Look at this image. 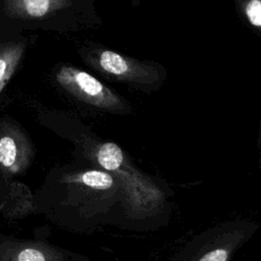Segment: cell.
Wrapping results in <instances>:
<instances>
[{
	"label": "cell",
	"instance_id": "cell-8",
	"mask_svg": "<svg viewBox=\"0 0 261 261\" xmlns=\"http://www.w3.org/2000/svg\"><path fill=\"white\" fill-rule=\"evenodd\" d=\"M25 47L23 42H9L0 45V93L20 63Z\"/></svg>",
	"mask_w": 261,
	"mask_h": 261
},
{
	"label": "cell",
	"instance_id": "cell-2",
	"mask_svg": "<svg viewBox=\"0 0 261 261\" xmlns=\"http://www.w3.org/2000/svg\"><path fill=\"white\" fill-rule=\"evenodd\" d=\"M87 157L117 180L122 206L128 218L143 220L163 209L166 195L149 176L140 171L123 150L113 142H97L86 149Z\"/></svg>",
	"mask_w": 261,
	"mask_h": 261
},
{
	"label": "cell",
	"instance_id": "cell-7",
	"mask_svg": "<svg viewBox=\"0 0 261 261\" xmlns=\"http://www.w3.org/2000/svg\"><path fill=\"white\" fill-rule=\"evenodd\" d=\"M71 0H4V13L11 18H44L71 6Z\"/></svg>",
	"mask_w": 261,
	"mask_h": 261
},
{
	"label": "cell",
	"instance_id": "cell-10",
	"mask_svg": "<svg viewBox=\"0 0 261 261\" xmlns=\"http://www.w3.org/2000/svg\"><path fill=\"white\" fill-rule=\"evenodd\" d=\"M242 9L248 22L261 33V0H245Z\"/></svg>",
	"mask_w": 261,
	"mask_h": 261
},
{
	"label": "cell",
	"instance_id": "cell-6",
	"mask_svg": "<svg viewBox=\"0 0 261 261\" xmlns=\"http://www.w3.org/2000/svg\"><path fill=\"white\" fill-rule=\"evenodd\" d=\"M0 261H85V258L44 240L19 239L0 232Z\"/></svg>",
	"mask_w": 261,
	"mask_h": 261
},
{
	"label": "cell",
	"instance_id": "cell-5",
	"mask_svg": "<svg viewBox=\"0 0 261 261\" xmlns=\"http://www.w3.org/2000/svg\"><path fill=\"white\" fill-rule=\"evenodd\" d=\"M88 63L109 79L137 86L151 87L162 79L158 67L108 49H95L88 53Z\"/></svg>",
	"mask_w": 261,
	"mask_h": 261
},
{
	"label": "cell",
	"instance_id": "cell-1",
	"mask_svg": "<svg viewBox=\"0 0 261 261\" xmlns=\"http://www.w3.org/2000/svg\"><path fill=\"white\" fill-rule=\"evenodd\" d=\"M118 192L117 180L102 169L66 171L33 196V210L46 214L64 229H75L79 221L99 212L100 204L109 198L106 196Z\"/></svg>",
	"mask_w": 261,
	"mask_h": 261
},
{
	"label": "cell",
	"instance_id": "cell-3",
	"mask_svg": "<svg viewBox=\"0 0 261 261\" xmlns=\"http://www.w3.org/2000/svg\"><path fill=\"white\" fill-rule=\"evenodd\" d=\"M35 157V148L25 133L15 124L0 125V201L9 195L14 178L23 175Z\"/></svg>",
	"mask_w": 261,
	"mask_h": 261
},
{
	"label": "cell",
	"instance_id": "cell-9",
	"mask_svg": "<svg viewBox=\"0 0 261 261\" xmlns=\"http://www.w3.org/2000/svg\"><path fill=\"white\" fill-rule=\"evenodd\" d=\"M237 243L238 242L233 241L231 238L230 241L224 244H219L210 247L207 251H205L203 254L197 257L194 261H227Z\"/></svg>",
	"mask_w": 261,
	"mask_h": 261
},
{
	"label": "cell",
	"instance_id": "cell-4",
	"mask_svg": "<svg viewBox=\"0 0 261 261\" xmlns=\"http://www.w3.org/2000/svg\"><path fill=\"white\" fill-rule=\"evenodd\" d=\"M55 80L62 89L82 102L107 111H129L128 104L119 95L80 68L63 65L56 72Z\"/></svg>",
	"mask_w": 261,
	"mask_h": 261
}]
</instances>
